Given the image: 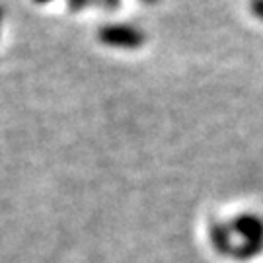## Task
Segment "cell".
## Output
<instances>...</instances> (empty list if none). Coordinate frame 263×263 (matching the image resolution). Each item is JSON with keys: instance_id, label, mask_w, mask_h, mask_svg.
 Returning <instances> with one entry per match:
<instances>
[{"instance_id": "1", "label": "cell", "mask_w": 263, "mask_h": 263, "mask_svg": "<svg viewBox=\"0 0 263 263\" xmlns=\"http://www.w3.org/2000/svg\"><path fill=\"white\" fill-rule=\"evenodd\" d=\"M98 39L109 47L137 49L144 43V33L129 24H109L98 31Z\"/></svg>"}, {"instance_id": "2", "label": "cell", "mask_w": 263, "mask_h": 263, "mask_svg": "<svg viewBox=\"0 0 263 263\" xmlns=\"http://www.w3.org/2000/svg\"><path fill=\"white\" fill-rule=\"evenodd\" d=\"M90 4V0H68V10L70 12H80Z\"/></svg>"}, {"instance_id": "3", "label": "cell", "mask_w": 263, "mask_h": 263, "mask_svg": "<svg viewBox=\"0 0 263 263\" xmlns=\"http://www.w3.org/2000/svg\"><path fill=\"white\" fill-rule=\"evenodd\" d=\"M250 10L263 22V0H252L250 2Z\"/></svg>"}, {"instance_id": "4", "label": "cell", "mask_w": 263, "mask_h": 263, "mask_svg": "<svg viewBox=\"0 0 263 263\" xmlns=\"http://www.w3.org/2000/svg\"><path fill=\"white\" fill-rule=\"evenodd\" d=\"M98 4H100L104 10H109V12H113V10H117L119 6H121L119 0H98Z\"/></svg>"}, {"instance_id": "5", "label": "cell", "mask_w": 263, "mask_h": 263, "mask_svg": "<svg viewBox=\"0 0 263 263\" xmlns=\"http://www.w3.org/2000/svg\"><path fill=\"white\" fill-rule=\"evenodd\" d=\"M33 2H37V4H47V2H51V0H33Z\"/></svg>"}, {"instance_id": "6", "label": "cell", "mask_w": 263, "mask_h": 263, "mask_svg": "<svg viewBox=\"0 0 263 263\" xmlns=\"http://www.w3.org/2000/svg\"><path fill=\"white\" fill-rule=\"evenodd\" d=\"M0 22H2V10H0Z\"/></svg>"}]
</instances>
